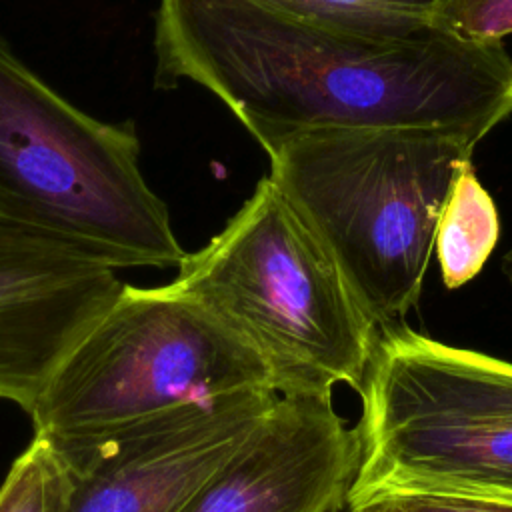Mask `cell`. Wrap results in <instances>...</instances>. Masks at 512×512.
<instances>
[{"instance_id": "cell-16", "label": "cell", "mask_w": 512, "mask_h": 512, "mask_svg": "<svg viewBox=\"0 0 512 512\" xmlns=\"http://www.w3.org/2000/svg\"><path fill=\"white\" fill-rule=\"evenodd\" d=\"M350 512H380L376 506H372V504H368V506H360V508H354V510H350Z\"/></svg>"}, {"instance_id": "cell-12", "label": "cell", "mask_w": 512, "mask_h": 512, "mask_svg": "<svg viewBox=\"0 0 512 512\" xmlns=\"http://www.w3.org/2000/svg\"><path fill=\"white\" fill-rule=\"evenodd\" d=\"M64 482V470L54 448L32 438L0 486V512H56Z\"/></svg>"}, {"instance_id": "cell-15", "label": "cell", "mask_w": 512, "mask_h": 512, "mask_svg": "<svg viewBox=\"0 0 512 512\" xmlns=\"http://www.w3.org/2000/svg\"><path fill=\"white\" fill-rule=\"evenodd\" d=\"M502 274L506 276V280L512 284V248L504 254L502 258Z\"/></svg>"}, {"instance_id": "cell-9", "label": "cell", "mask_w": 512, "mask_h": 512, "mask_svg": "<svg viewBox=\"0 0 512 512\" xmlns=\"http://www.w3.org/2000/svg\"><path fill=\"white\" fill-rule=\"evenodd\" d=\"M356 468V432L332 396H278L180 512H340Z\"/></svg>"}, {"instance_id": "cell-4", "label": "cell", "mask_w": 512, "mask_h": 512, "mask_svg": "<svg viewBox=\"0 0 512 512\" xmlns=\"http://www.w3.org/2000/svg\"><path fill=\"white\" fill-rule=\"evenodd\" d=\"M170 284L264 358L278 396L360 390L378 328L268 176L204 248L186 254Z\"/></svg>"}, {"instance_id": "cell-6", "label": "cell", "mask_w": 512, "mask_h": 512, "mask_svg": "<svg viewBox=\"0 0 512 512\" xmlns=\"http://www.w3.org/2000/svg\"><path fill=\"white\" fill-rule=\"evenodd\" d=\"M274 388L264 358L172 284H124L28 412L50 446L92 440L168 412Z\"/></svg>"}, {"instance_id": "cell-10", "label": "cell", "mask_w": 512, "mask_h": 512, "mask_svg": "<svg viewBox=\"0 0 512 512\" xmlns=\"http://www.w3.org/2000/svg\"><path fill=\"white\" fill-rule=\"evenodd\" d=\"M500 238V216L472 162L456 174L434 236L442 282L456 290L478 276Z\"/></svg>"}, {"instance_id": "cell-13", "label": "cell", "mask_w": 512, "mask_h": 512, "mask_svg": "<svg viewBox=\"0 0 512 512\" xmlns=\"http://www.w3.org/2000/svg\"><path fill=\"white\" fill-rule=\"evenodd\" d=\"M436 22L468 40H502L512 34V0H438Z\"/></svg>"}, {"instance_id": "cell-1", "label": "cell", "mask_w": 512, "mask_h": 512, "mask_svg": "<svg viewBox=\"0 0 512 512\" xmlns=\"http://www.w3.org/2000/svg\"><path fill=\"white\" fill-rule=\"evenodd\" d=\"M154 86L212 92L270 156L312 128H442L472 144L512 116V58L430 24L368 32L260 0H160Z\"/></svg>"}, {"instance_id": "cell-7", "label": "cell", "mask_w": 512, "mask_h": 512, "mask_svg": "<svg viewBox=\"0 0 512 512\" xmlns=\"http://www.w3.org/2000/svg\"><path fill=\"white\" fill-rule=\"evenodd\" d=\"M276 398L270 388L248 390L52 446L66 480L56 512H180L250 438Z\"/></svg>"}, {"instance_id": "cell-5", "label": "cell", "mask_w": 512, "mask_h": 512, "mask_svg": "<svg viewBox=\"0 0 512 512\" xmlns=\"http://www.w3.org/2000/svg\"><path fill=\"white\" fill-rule=\"evenodd\" d=\"M358 394L350 510L394 494L512 504V362L392 324Z\"/></svg>"}, {"instance_id": "cell-3", "label": "cell", "mask_w": 512, "mask_h": 512, "mask_svg": "<svg viewBox=\"0 0 512 512\" xmlns=\"http://www.w3.org/2000/svg\"><path fill=\"white\" fill-rule=\"evenodd\" d=\"M132 120L94 118L0 36V228L120 268H178L188 252L140 168Z\"/></svg>"}, {"instance_id": "cell-8", "label": "cell", "mask_w": 512, "mask_h": 512, "mask_svg": "<svg viewBox=\"0 0 512 512\" xmlns=\"http://www.w3.org/2000/svg\"><path fill=\"white\" fill-rule=\"evenodd\" d=\"M122 286L100 260L0 228V398L28 414Z\"/></svg>"}, {"instance_id": "cell-2", "label": "cell", "mask_w": 512, "mask_h": 512, "mask_svg": "<svg viewBox=\"0 0 512 512\" xmlns=\"http://www.w3.org/2000/svg\"><path fill=\"white\" fill-rule=\"evenodd\" d=\"M474 148L442 128H312L278 144L268 178L380 330L418 304L440 212Z\"/></svg>"}, {"instance_id": "cell-11", "label": "cell", "mask_w": 512, "mask_h": 512, "mask_svg": "<svg viewBox=\"0 0 512 512\" xmlns=\"http://www.w3.org/2000/svg\"><path fill=\"white\" fill-rule=\"evenodd\" d=\"M288 14L368 32H410L436 24L438 0H260Z\"/></svg>"}, {"instance_id": "cell-14", "label": "cell", "mask_w": 512, "mask_h": 512, "mask_svg": "<svg viewBox=\"0 0 512 512\" xmlns=\"http://www.w3.org/2000/svg\"><path fill=\"white\" fill-rule=\"evenodd\" d=\"M372 506L380 512H512L508 502L438 494H394L372 502Z\"/></svg>"}]
</instances>
